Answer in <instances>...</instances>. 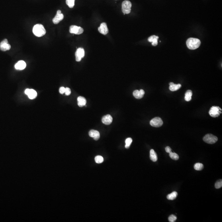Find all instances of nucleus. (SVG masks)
Here are the masks:
<instances>
[{
  "label": "nucleus",
  "instance_id": "nucleus-4",
  "mask_svg": "<svg viewBox=\"0 0 222 222\" xmlns=\"http://www.w3.org/2000/svg\"><path fill=\"white\" fill-rule=\"evenodd\" d=\"M132 3L128 1H124L122 4V10L124 14H128L131 12Z\"/></svg>",
  "mask_w": 222,
  "mask_h": 222
},
{
  "label": "nucleus",
  "instance_id": "nucleus-27",
  "mask_svg": "<svg viewBox=\"0 0 222 222\" xmlns=\"http://www.w3.org/2000/svg\"><path fill=\"white\" fill-rule=\"evenodd\" d=\"M75 0H66V3L70 8L73 7L74 5Z\"/></svg>",
  "mask_w": 222,
  "mask_h": 222
},
{
  "label": "nucleus",
  "instance_id": "nucleus-19",
  "mask_svg": "<svg viewBox=\"0 0 222 222\" xmlns=\"http://www.w3.org/2000/svg\"><path fill=\"white\" fill-rule=\"evenodd\" d=\"M150 159L153 162H156L158 160L157 155L153 149H151L150 151Z\"/></svg>",
  "mask_w": 222,
  "mask_h": 222
},
{
  "label": "nucleus",
  "instance_id": "nucleus-3",
  "mask_svg": "<svg viewBox=\"0 0 222 222\" xmlns=\"http://www.w3.org/2000/svg\"><path fill=\"white\" fill-rule=\"evenodd\" d=\"M222 113V109L218 106H213L210 108L209 114L212 117H218Z\"/></svg>",
  "mask_w": 222,
  "mask_h": 222
},
{
  "label": "nucleus",
  "instance_id": "nucleus-8",
  "mask_svg": "<svg viewBox=\"0 0 222 222\" xmlns=\"http://www.w3.org/2000/svg\"><path fill=\"white\" fill-rule=\"evenodd\" d=\"M85 55V51L82 48H79L76 50L75 53L76 61L79 62L82 60Z\"/></svg>",
  "mask_w": 222,
  "mask_h": 222
},
{
  "label": "nucleus",
  "instance_id": "nucleus-1",
  "mask_svg": "<svg viewBox=\"0 0 222 222\" xmlns=\"http://www.w3.org/2000/svg\"><path fill=\"white\" fill-rule=\"evenodd\" d=\"M201 41L195 38H191L187 39L186 45L187 48L191 50H194L199 48L201 45Z\"/></svg>",
  "mask_w": 222,
  "mask_h": 222
},
{
  "label": "nucleus",
  "instance_id": "nucleus-18",
  "mask_svg": "<svg viewBox=\"0 0 222 222\" xmlns=\"http://www.w3.org/2000/svg\"><path fill=\"white\" fill-rule=\"evenodd\" d=\"M78 105L80 107H82L85 106L86 103V100L84 97L82 96H79L77 98Z\"/></svg>",
  "mask_w": 222,
  "mask_h": 222
},
{
  "label": "nucleus",
  "instance_id": "nucleus-29",
  "mask_svg": "<svg viewBox=\"0 0 222 222\" xmlns=\"http://www.w3.org/2000/svg\"><path fill=\"white\" fill-rule=\"evenodd\" d=\"M177 219V217L173 214L170 215L168 218V220L170 222H174Z\"/></svg>",
  "mask_w": 222,
  "mask_h": 222
},
{
  "label": "nucleus",
  "instance_id": "nucleus-16",
  "mask_svg": "<svg viewBox=\"0 0 222 222\" xmlns=\"http://www.w3.org/2000/svg\"><path fill=\"white\" fill-rule=\"evenodd\" d=\"M145 93V91L143 89H141L140 91L137 90L133 91V95L136 98L139 99L143 97Z\"/></svg>",
  "mask_w": 222,
  "mask_h": 222
},
{
  "label": "nucleus",
  "instance_id": "nucleus-26",
  "mask_svg": "<svg viewBox=\"0 0 222 222\" xmlns=\"http://www.w3.org/2000/svg\"><path fill=\"white\" fill-rule=\"evenodd\" d=\"M132 141V139L131 138H128L126 139L125 141L126 142V145H125V147L126 149H129L130 147L131 143Z\"/></svg>",
  "mask_w": 222,
  "mask_h": 222
},
{
  "label": "nucleus",
  "instance_id": "nucleus-24",
  "mask_svg": "<svg viewBox=\"0 0 222 222\" xmlns=\"http://www.w3.org/2000/svg\"><path fill=\"white\" fill-rule=\"evenodd\" d=\"M170 158L174 160H177L179 159V156L176 153L171 152L170 153Z\"/></svg>",
  "mask_w": 222,
  "mask_h": 222
},
{
  "label": "nucleus",
  "instance_id": "nucleus-31",
  "mask_svg": "<svg viewBox=\"0 0 222 222\" xmlns=\"http://www.w3.org/2000/svg\"><path fill=\"white\" fill-rule=\"evenodd\" d=\"M65 88L64 87H61L59 89V92L61 94H64L65 92Z\"/></svg>",
  "mask_w": 222,
  "mask_h": 222
},
{
  "label": "nucleus",
  "instance_id": "nucleus-6",
  "mask_svg": "<svg viewBox=\"0 0 222 222\" xmlns=\"http://www.w3.org/2000/svg\"><path fill=\"white\" fill-rule=\"evenodd\" d=\"M163 122L162 119L158 117L154 118L150 122L151 126L156 128L161 127L163 125Z\"/></svg>",
  "mask_w": 222,
  "mask_h": 222
},
{
  "label": "nucleus",
  "instance_id": "nucleus-20",
  "mask_svg": "<svg viewBox=\"0 0 222 222\" xmlns=\"http://www.w3.org/2000/svg\"><path fill=\"white\" fill-rule=\"evenodd\" d=\"M193 95V92L192 91L188 90L185 93V101L188 102L191 100V97Z\"/></svg>",
  "mask_w": 222,
  "mask_h": 222
},
{
  "label": "nucleus",
  "instance_id": "nucleus-12",
  "mask_svg": "<svg viewBox=\"0 0 222 222\" xmlns=\"http://www.w3.org/2000/svg\"><path fill=\"white\" fill-rule=\"evenodd\" d=\"M98 30L101 34L103 35H106L108 34L109 30L107 26V24L105 23H102L101 26L98 28Z\"/></svg>",
  "mask_w": 222,
  "mask_h": 222
},
{
  "label": "nucleus",
  "instance_id": "nucleus-2",
  "mask_svg": "<svg viewBox=\"0 0 222 222\" xmlns=\"http://www.w3.org/2000/svg\"><path fill=\"white\" fill-rule=\"evenodd\" d=\"M34 34L37 37H40L46 34V30L42 25L40 24H36L32 29Z\"/></svg>",
  "mask_w": 222,
  "mask_h": 222
},
{
  "label": "nucleus",
  "instance_id": "nucleus-32",
  "mask_svg": "<svg viewBox=\"0 0 222 222\" xmlns=\"http://www.w3.org/2000/svg\"><path fill=\"white\" fill-rule=\"evenodd\" d=\"M165 149V151H166V153H170L172 152V149H171V148L170 147H166Z\"/></svg>",
  "mask_w": 222,
  "mask_h": 222
},
{
  "label": "nucleus",
  "instance_id": "nucleus-23",
  "mask_svg": "<svg viewBox=\"0 0 222 222\" xmlns=\"http://www.w3.org/2000/svg\"><path fill=\"white\" fill-rule=\"evenodd\" d=\"M194 169L197 171H201L203 169V164L200 163H197L194 165Z\"/></svg>",
  "mask_w": 222,
  "mask_h": 222
},
{
  "label": "nucleus",
  "instance_id": "nucleus-30",
  "mask_svg": "<svg viewBox=\"0 0 222 222\" xmlns=\"http://www.w3.org/2000/svg\"><path fill=\"white\" fill-rule=\"evenodd\" d=\"M71 90L70 88H65V94L66 95H69L71 94Z\"/></svg>",
  "mask_w": 222,
  "mask_h": 222
},
{
  "label": "nucleus",
  "instance_id": "nucleus-11",
  "mask_svg": "<svg viewBox=\"0 0 222 222\" xmlns=\"http://www.w3.org/2000/svg\"><path fill=\"white\" fill-rule=\"evenodd\" d=\"M25 93L28 95L29 98L30 99H34L36 98L37 96V93L36 91L32 89H26L25 91Z\"/></svg>",
  "mask_w": 222,
  "mask_h": 222
},
{
  "label": "nucleus",
  "instance_id": "nucleus-14",
  "mask_svg": "<svg viewBox=\"0 0 222 222\" xmlns=\"http://www.w3.org/2000/svg\"><path fill=\"white\" fill-rule=\"evenodd\" d=\"M26 63L24 61H19L15 65V68L17 70H23L26 67Z\"/></svg>",
  "mask_w": 222,
  "mask_h": 222
},
{
  "label": "nucleus",
  "instance_id": "nucleus-21",
  "mask_svg": "<svg viewBox=\"0 0 222 222\" xmlns=\"http://www.w3.org/2000/svg\"><path fill=\"white\" fill-rule=\"evenodd\" d=\"M178 195V193L176 191H174L170 194L166 196V198L170 200H173L175 199Z\"/></svg>",
  "mask_w": 222,
  "mask_h": 222
},
{
  "label": "nucleus",
  "instance_id": "nucleus-33",
  "mask_svg": "<svg viewBox=\"0 0 222 222\" xmlns=\"http://www.w3.org/2000/svg\"><path fill=\"white\" fill-rule=\"evenodd\" d=\"M174 84V83H173V82H170V83L169 84V85H170H170H172V84Z\"/></svg>",
  "mask_w": 222,
  "mask_h": 222
},
{
  "label": "nucleus",
  "instance_id": "nucleus-5",
  "mask_svg": "<svg viewBox=\"0 0 222 222\" xmlns=\"http://www.w3.org/2000/svg\"><path fill=\"white\" fill-rule=\"evenodd\" d=\"M218 139L217 137L211 134H208L203 137L204 142L209 144H214L217 142Z\"/></svg>",
  "mask_w": 222,
  "mask_h": 222
},
{
  "label": "nucleus",
  "instance_id": "nucleus-15",
  "mask_svg": "<svg viewBox=\"0 0 222 222\" xmlns=\"http://www.w3.org/2000/svg\"><path fill=\"white\" fill-rule=\"evenodd\" d=\"M89 136L92 137L95 140H97L99 139L100 134L99 132L95 130H91L89 132Z\"/></svg>",
  "mask_w": 222,
  "mask_h": 222
},
{
  "label": "nucleus",
  "instance_id": "nucleus-22",
  "mask_svg": "<svg viewBox=\"0 0 222 222\" xmlns=\"http://www.w3.org/2000/svg\"><path fill=\"white\" fill-rule=\"evenodd\" d=\"M181 87V84H174L172 85H170V86L169 89L171 91H175L179 90Z\"/></svg>",
  "mask_w": 222,
  "mask_h": 222
},
{
  "label": "nucleus",
  "instance_id": "nucleus-9",
  "mask_svg": "<svg viewBox=\"0 0 222 222\" xmlns=\"http://www.w3.org/2000/svg\"><path fill=\"white\" fill-rule=\"evenodd\" d=\"M64 18L63 15L61 13L60 10H58L57 11V15L53 19V22L55 24H58L60 21H62Z\"/></svg>",
  "mask_w": 222,
  "mask_h": 222
},
{
  "label": "nucleus",
  "instance_id": "nucleus-7",
  "mask_svg": "<svg viewBox=\"0 0 222 222\" xmlns=\"http://www.w3.org/2000/svg\"><path fill=\"white\" fill-rule=\"evenodd\" d=\"M69 31L71 34H75L76 35H80L83 33L84 29L83 28H82L80 26L72 25L70 27Z\"/></svg>",
  "mask_w": 222,
  "mask_h": 222
},
{
  "label": "nucleus",
  "instance_id": "nucleus-28",
  "mask_svg": "<svg viewBox=\"0 0 222 222\" xmlns=\"http://www.w3.org/2000/svg\"><path fill=\"white\" fill-rule=\"evenodd\" d=\"M215 187L216 188L219 189L221 188L222 187V180L220 179L219 180L217 181L215 183Z\"/></svg>",
  "mask_w": 222,
  "mask_h": 222
},
{
  "label": "nucleus",
  "instance_id": "nucleus-10",
  "mask_svg": "<svg viewBox=\"0 0 222 222\" xmlns=\"http://www.w3.org/2000/svg\"><path fill=\"white\" fill-rule=\"evenodd\" d=\"M11 46L8 43L7 39H5L0 43V49L3 51H6L10 49Z\"/></svg>",
  "mask_w": 222,
  "mask_h": 222
},
{
  "label": "nucleus",
  "instance_id": "nucleus-17",
  "mask_svg": "<svg viewBox=\"0 0 222 222\" xmlns=\"http://www.w3.org/2000/svg\"><path fill=\"white\" fill-rule=\"evenodd\" d=\"M158 38H159L158 36L153 35L149 37L148 38V40L149 42H152V45L153 46H156V45H157L158 43Z\"/></svg>",
  "mask_w": 222,
  "mask_h": 222
},
{
  "label": "nucleus",
  "instance_id": "nucleus-25",
  "mask_svg": "<svg viewBox=\"0 0 222 222\" xmlns=\"http://www.w3.org/2000/svg\"><path fill=\"white\" fill-rule=\"evenodd\" d=\"M95 162H96L98 164L101 163L103 162L104 161L103 158L101 156H96L95 158Z\"/></svg>",
  "mask_w": 222,
  "mask_h": 222
},
{
  "label": "nucleus",
  "instance_id": "nucleus-13",
  "mask_svg": "<svg viewBox=\"0 0 222 222\" xmlns=\"http://www.w3.org/2000/svg\"><path fill=\"white\" fill-rule=\"evenodd\" d=\"M113 118L109 114H107L103 117L102 119V122L106 125H110L112 123Z\"/></svg>",
  "mask_w": 222,
  "mask_h": 222
}]
</instances>
